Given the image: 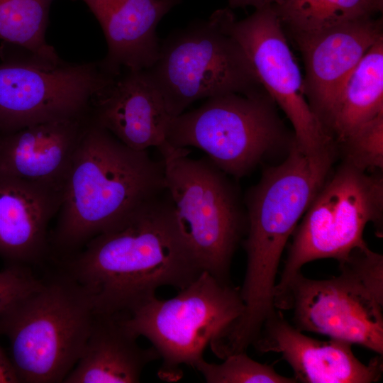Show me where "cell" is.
<instances>
[{"label": "cell", "instance_id": "6da1fadb", "mask_svg": "<svg viewBox=\"0 0 383 383\" xmlns=\"http://www.w3.org/2000/svg\"><path fill=\"white\" fill-rule=\"evenodd\" d=\"M60 262L100 316H128L160 287L182 289L203 272L179 232L165 191Z\"/></svg>", "mask_w": 383, "mask_h": 383}, {"label": "cell", "instance_id": "7a4b0ae2", "mask_svg": "<svg viewBox=\"0 0 383 383\" xmlns=\"http://www.w3.org/2000/svg\"><path fill=\"white\" fill-rule=\"evenodd\" d=\"M164 190L161 159L128 148L89 118L50 232L51 258L60 261L75 254Z\"/></svg>", "mask_w": 383, "mask_h": 383}, {"label": "cell", "instance_id": "3957f363", "mask_svg": "<svg viewBox=\"0 0 383 383\" xmlns=\"http://www.w3.org/2000/svg\"><path fill=\"white\" fill-rule=\"evenodd\" d=\"M280 165L267 169L248 201L243 312L233 325L236 335L252 340L276 312L277 275L282 252L297 222L329 175L335 145L305 153L293 140Z\"/></svg>", "mask_w": 383, "mask_h": 383}, {"label": "cell", "instance_id": "277c9868", "mask_svg": "<svg viewBox=\"0 0 383 383\" xmlns=\"http://www.w3.org/2000/svg\"><path fill=\"white\" fill-rule=\"evenodd\" d=\"M61 271L0 317L20 382H63L91 331L97 314L89 294Z\"/></svg>", "mask_w": 383, "mask_h": 383}, {"label": "cell", "instance_id": "5b68a950", "mask_svg": "<svg viewBox=\"0 0 383 383\" xmlns=\"http://www.w3.org/2000/svg\"><path fill=\"white\" fill-rule=\"evenodd\" d=\"M158 150L165 191L187 248L202 271L231 284L233 256L247 227L234 187L209 159L190 158L187 148L167 143Z\"/></svg>", "mask_w": 383, "mask_h": 383}, {"label": "cell", "instance_id": "8992f818", "mask_svg": "<svg viewBox=\"0 0 383 383\" xmlns=\"http://www.w3.org/2000/svg\"><path fill=\"white\" fill-rule=\"evenodd\" d=\"M235 18L230 8L218 9L160 43L157 60L145 70L172 118L201 99L263 88L231 32Z\"/></svg>", "mask_w": 383, "mask_h": 383}, {"label": "cell", "instance_id": "52a82bcc", "mask_svg": "<svg viewBox=\"0 0 383 383\" xmlns=\"http://www.w3.org/2000/svg\"><path fill=\"white\" fill-rule=\"evenodd\" d=\"M240 288L220 282L207 272L168 299L152 296L123 317L126 328L143 336L162 360L163 381L179 380L182 367L194 368L206 348L243 313Z\"/></svg>", "mask_w": 383, "mask_h": 383}, {"label": "cell", "instance_id": "ba28073f", "mask_svg": "<svg viewBox=\"0 0 383 383\" xmlns=\"http://www.w3.org/2000/svg\"><path fill=\"white\" fill-rule=\"evenodd\" d=\"M288 139L275 102L261 88L209 98L173 118L166 143L199 148L224 173L240 177Z\"/></svg>", "mask_w": 383, "mask_h": 383}, {"label": "cell", "instance_id": "9c48e42d", "mask_svg": "<svg viewBox=\"0 0 383 383\" xmlns=\"http://www.w3.org/2000/svg\"><path fill=\"white\" fill-rule=\"evenodd\" d=\"M382 177L343 162L327 177L294 230L275 289L309 262L325 258L339 262L353 249L366 245L363 233L368 223L382 235Z\"/></svg>", "mask_w": 383, "mask_h": 383}, {"label": "cell", "instance_id": "30bf717a", "mask_svg": "<svg viewBox=\"0 0 383 383\" xmlns=\"http://www.w3.org/2000/svg\"><path fill=\"white\" fill-rule=\"evenodd\" d=\"M113 76L101 61L4 59L0 64V135L89 116L93 99Z\"/></svg>", "mask_w": 383, "mask_h": 383}, {"label": "cell", "instance_id": "8fae6325", "mask_svg": "<svg viewBox=\"0 0 383 383\" xmlns=\"http://www.w3.org/2000/svg\"><path fill=\"white\" fill-rule=\"evenodd\" d=\"M277 310H291L294 326L383 355L382 307L362 286L340 273L312 279L301 271L274 291Z\"/></svg>", "mask_w": 383, "mask_h": 383}, {"label": "cell", "instance_id": "7c38bea8", "mask_svg": "<svg viewBox=\"0 0 383 383\" xmlns=\"http://www.w3.org/2000/svg\"><path fill=\"white\" fill-rule=\"evenodd\" d=\"M231 30L260 83L290 121L298 148L311 154L334 145L306 99L299 65L273 6L257 9L243 20L235 18Z\"/></svg>", "mask_w": 383, "mask_h": 383}, {"label": "cell", "instance_id": "4fadbf2b", "mask_svg": "<svg viewBox=\"0 0 383 383\" xmlns=\"http://www.w3.org/2000/svg\"><path fill=\"white\" fill-rule=\"evenodd\" d=\"M382 28V18L365 16L316 33L291 35L304 62V95L326 131L346 81L371 47L383 38Z\"/></svg>", "mask_w": 383, "mask_h": 383}, {"label": "cell", "instance_id": "5bb4252c", "mask_svg": "<svg viewBox=\"0 0 383 383\" xmlns=\"http://www.w3.org/2000/svg\"><path fill=\"white\" fill-rule=\"evenodd\" d=\"M252 346L260 353H277L289 365L296 382L372 383L380 380L382 355L365 364L352 344L337 339L320 340L290 324L280 310L267 318Z\"/></svg>", "mask_w": 383, "mask_h": 383}, {"label": "cell", "instance_id": "9a60e30c", "mask_svg": "<svg viewBox=\"0 0 383 383\" xmlns=\"http://www.w3.org/2000/svg\"><path fill=\"white\" fill-rule=\"evenodd\" d=\"M89 118L135 150L162 146L172 119L145 70L113 76L93 99Z\"/></svg>", "mask_w": 383, "mask_h": 383}, {"label": "cell", "instance_id": "2e32d148", "mask_svg": "<svg viewBox=\"0 0 383 383\" xmlns=\"http://www.w3.org/2000/svg\"><path fill=\"white\" fill-rule=\"evenodd\" d=\"M63 191L0 172V257L30 266L51 258L52 219Z\"/></svg>", "mask_w": 383, "mask_h": 383}, {"label": "cell", "instance_id": "e0dca14e", "mask_svg": "<svg viewBox=\"0 0 383 383\" xmlns=\"http://www.w3.org/2000/svg\"><path fill=\"white\" fill-rule=\"evenodd\" d=\"M89 116L0 135V172L62 190Z\"/></svg>", "mask_w": 383, "mask_h": 383}, {"label": "cell", "instance_id": "ac0fdd59", "mask_svg": "<svg viewBox=\"0 0 383 383\" xmlns=\"http://www.w3.org/2000/svg\"><path fill=\"white\" fill-rule=\"evenodd\" d=\"M103 30L108 51L101 61L116 75L124 70H145L157 58L160 43L156 28L181 0H82Z\"/></svg>", "mask_w": 383, "mask_h": 383}, {"label": "cell", "instance_id": "d6986e66", "mask_svg": "<svg viewBox=\"0 0 383 383\" xmlns=\"http://www.w3.org/2000/svg\"><path fill=\"white\" fill-rule=\"evenodd\" d=\"M122 316L96 315L89 337L65 383L139 382L146 365L159 356L141 348Z\"/></svg>", "mask_w": 383, "mask_h": 383}, {"label": "cell", "instance_id": "ffe728a7", "mask_svg": "<svg viewBox=\"0 0 383 383\" xmlns=\"http://www.w3.org/2000/svg\"><path fill=\"white\" fill-rule=\"evenodd\" d=\"M383 113V38L362 58L333 109L327 131L335 143Z\"/></svg>", "mask_w": 383, "mask_h": 383}, {"label": "cell", "instance_id": "44dd1931", "mask_svg": "<svg viewBox=\"0 0 383 383\" xmlns=\"http://www.w3.org/2000/svg\"><path fill=\"white\" fill-rule=\"evenodd\" d=\"M290 35L308 34L382 11L383 0H282L273 6Z\"/></svg>", "mask_w": 383, "mask_h": 383}, {"label": "cell", "instance_id": "7402d4cb", "mask_svg": "<svg viewBox=\"0 0 383 383\" xmlns=\"http://www.w3.org/2000/svg\"><path fill=\"white\" fill-rule=\"evenodd\" d=\"M52 0H0V39L35 54L59 59L45 40Z\"/></svg>", "mask_w": 383, "mask_h": 383}, {"label": "cell", "instance_id": "603a6c76", "mask_svg": "<svg viewBox=\"0 0 383 383\" xmlns=\"http://www.w3.org/2000/svg\"><path fill=\"white\" fill-rule=\"evenodd\" d=\"M220 364L208 362L203 358L194 369L207 383H296L294 377L277 373L272 365L260 363L246 352L231 355Z\"/></svg>", "mask_w": 383, "mask_h": 383}, {"label": "cell", "instance_id": "cb8c5ba5", "mask_svg": "<svg viewBox=\"0 0 383 383\" xmlns=\"http://www.w3.org/2000/svg\"><path fill=\"white\" fill-rule=\"evenodd\" d=\"M344 161L364 170L383 166V113L363 123L335 143Z\"/></svg>", "mask_w": 383, "mask_h": 383}, {"label": "cell", "instance_id": "d4e9b609", "mask_svg": "<svg viewBox=\"0 0 383 383\" xmlns=\"http://www.w3.org/2000/svg\"><path fill=\"white\" fill-rule=\"evenodd\" d=\"M343 273L362 286L383 305V256L371 250L367 245L353 249L338 262Z\"/></svg>", "mask_w": 383, "mask_h": 383}, {"label": "cell", "instance_id": "484cf974", "mask_svg": "<svg viewBox=\"0 0 383 383\" xmlns=\"http://www.w3.org/2000/svg\"><path fill=\"white\" fill-rule=\"evenodd\" d=\"M42 283L43 280L34 276L30 266L6 263L0 270V317Z\"/></svg>", "mask_w": 383, "mask_h": 383}, {"label": "cell", "instance_id": "4316f807", "mask_svg": "<svg viewBox=\"0 0 383 383\" xmlns=\"http://www.w3.org/2000/svg\"><path fill=\"white\" fill-rule=\"evenodd\" d=\"M20 380L9 357L0 346V383H19Z\"/></svg>", "mask_w": 383, "mask_h": 383}, {"label": "cell", "instance_id": "83f0119b", "mask_svg": "<svg viewBox=\"0 0 383 383\" xmlns=\"http://www.w3.org/2000/svg\"><path fill=\"white\" fill-rule=\"evenodd\" d=\"M282 0H228L230 9L245 8L252 6L257 9L279 5Z\"/></svg>", "mask_w": 383, "mask_h": 383}]
</instances>
